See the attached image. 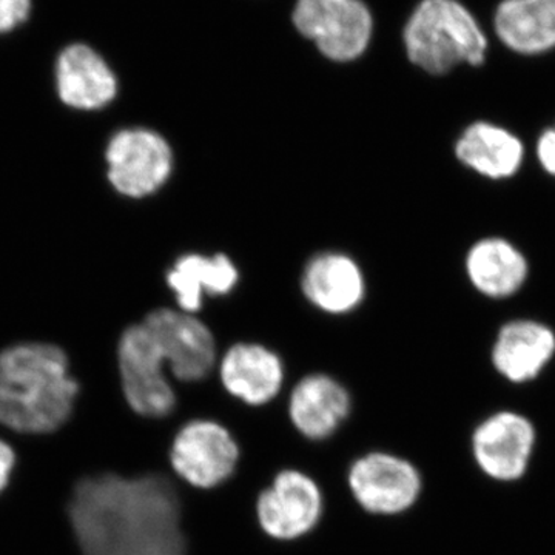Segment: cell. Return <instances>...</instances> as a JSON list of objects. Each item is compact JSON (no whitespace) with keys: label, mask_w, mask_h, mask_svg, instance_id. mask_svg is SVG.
<instances>
[{"label":"cell","mask_w":555,"mask_h":555,"mask_svg":"<svg viewBox=\"0 0 555 555\" xmlns=\"http://www.w3.org/2000/svg\"><path fill=\"white\" fill-rule=\"evenodd\" d=\"M181 489L171 469L83 478L68 505L80 555H189Z\"/></svg>","instance_id":"6da1fadb"},{"label":"cell","mask_w":555,"mask_h":555,"mask_svg":"<svg viewBox=\"0 0 555 555\" xmlns=\"http://www.w3.org/2000/svg\"><path fill=\"white\" fill-rule=\"evenodd\" d=\"M79 386L64 350L24 343L0 353V423L27 434L53 433L67 422Z\"/></svg>","instance_id":"7a4b0ae2"},{"label":"cell","mask_w":555,"mask_h":555,"mask_svg":"<svg viewBox=\"0 0 555 555\" xmlns=\"http://www.w3.org/2000/svg\"><path fill=\"white\" fill-rule=\"evenodd\" d=\"M404 46L412 64L429 75L480 67L489 50L480 24L459 0H423L404 28Z\"/></svg>","instance_id":"3957f363"},{"label":"cell","mask_w":555,"mask_h":555,"mask_svg":"<svg viewBox=\"0 0 555 555\" xmlns=\"http://www.w3.org/2000/svg\"><path fill=\"white\" fill-rule=\"evenodd\" d=\"M118 366L124 397L134 415L159 422L177 411V386L144 324L124 332L118 346Z\"/></svg>","instance_id":"277c9868"},{"label":"cell","mask_w":555,"mask_h":555,"mask_svg":"<svg viewBox=\"0 0 555 555\" xmlns=\"http://www.w3.org/2000/svg\"><path fill=\"white\" fill-rule=\"evenodd\" d=\"M240 447L232 433L208 418L189 420L175 434L169 465L181 483L199 491H211L235 474Z\"/></svg>","instance_id":"5b68a950"},{"label":"cell","mask_w":555,"mask_h":555,"mask_svg":"<svg viewBox=\"0 0 555 555\" xmlns=\"http://www.w3.org/2000/svg\"><path fill=\"white\" fill-rule=\"evenodd\" d=\"M177 385H198L217 374L218 343L210 328L192 313L158 309L145 318Z\"/></svg>","instance_id":"8992f818"},{"label":"cell","mask_w":555,"mask_h":555,"mask_svg":"<svg viewBox=\"0 0 555 555\" xmlns=\"http://www.w3.org/2000/svg\"><path fill=\"white\" fill-rule=\"evenodd\" d=\"M347 486L364 513L396 517L408 513L418 502L423 478L414 463L403 456L369 452L350 465Z\"/></svg>","instance_id":"52a82bcc"},{"label":"cell","mask_w":555,"mask_h":555,"mask_svg":"<svg viewBox=\"0 0 555 555\" xmlns=\"http://www.w3.org/2000/svg\"><path fill=\"white\" fill-rule=\"evenodd\" d=\"M294 24L332 61L358 60L371 42V11L361 0H298Z\"/></svg>","instance_id":"ba28073f"},{"label":"cell","mask_w":555,"mask_h":555,"mask_svg":"<svg viewBox=\"0 0 555 555\" xmlns=\"http://www.w3.org/2000/svg\"><path fill=\"white\" fill-rule=\"evenodd\" d=\"M259 528L278 542H294L310 534L323 517L320 486L298 469H283L257 499Z\"/></svg>","instance_id":"9c48e42d"},{"label":"cell","mask_w":555,"mask_h":555,"mask_svg":"<svg viewBox=\"0 0 555 555\" xmlns=\"http://www.w3.org/2000/svg\"><path fill=\"white\" fill-rule=\"evenodd\" d=\"M105 159L113 188L130 198H144L158 192L173 170L169 142L147 129L116 133L109 141Z\"/></svg>","instance_id":"30bf717a"},{"label":"cell","mask_w":555,"mask_h":555,"mask_svg":"<svg viewBox=\"0 0 555 555\" xmlns=\"http://www.w3.org/2000/svg\"><path fill=\"white\" fill-rule=\"evenodd\" d=\"M222 390L244 406L264 408L283 393L286 364L275 350L259 343H236L218 361Z\"/></svg>","instance_id":"8fae6325"},{"label":"cell","mask_w":555,"mask_h":555,"mask_svg":"<svg viewBox=\"0 0 555 555\" xmlns=\"http://www.w3.org/2000/svg\"><path fill=\"white\" fill-rule=\"evenodd\" d=\"M283 392L292 426L313 443L334 437L352 412L349 389L326 372H308Z\"/></svg>","instance_id":"7c38bea8"},{"label":"cell","mask_w":555,"mask_h":555,"mask_svg":"<svg viewBox=\"0 0 555 555\" xmlns=\"http://www.w3.org/2000/svg\"><path fill=\"white\" fill-rule=\"evenodd\" d=\"M534 440V427L525 416L500 412L474 430V459L486 476L502 481L517 480L528 467Z\"/></svg>","instance_id":"4fadbf2b"},{"label":"cell","mask_w":555,"mask_h":555,"mask_svg":"<svg viewBox=\"0 0 555 555\" xmlns=\"http://www.w3.org/2000/svg\"><path fill=\"white\" fill-rule=\"evenodd\" d=\"M61 101L76 109H100L115 100L118 79L107 61L87 43H72L56 61Z\"/></svg>","instance_id":"5bb4252c"},{"label":"cell","mask_w":555,"mask_h":555,"mask_svg":"<svg viewBox=\"0 0 555 555\" xmlns=\"http://www.w3.org/2000/svg\"><path fill=\"white\" fill-rule=\"evenodd\" d=\"M455 156L480 177L506 181L521 170L526 149L514 131L489 120H477L456 139Z\"/></svg>","instance_id":"9a60e30c"},{"label":"cell","mask_w":555,"mask_h":555,"mask_svg":"<svg viewBox=\"0 0 555 555\" xmlns=\"http://www.w3.org/2000/svg\"><path fill=\"white\" fill-rule=\"evenodd\" d=\"M555 356V332L535 320L503 324L492 346V364L513 383L531 382Z\"/></svg>","instance_id":"2e32d148"},{"label":"cell","mask_w":555,"mask_h":555,"mask_svg":"<svg viewBox=\"0 0 555 555\" xmlns=\"http://www.w3.org/2000/svg\"><path fill=\"white\" fill-rule=\"evenodd\" d=\"M465 268L478 294L494 299L514 297L529 276V262L524 251L500 236L477 241L467 251Z\"/></svg>","instance_id":"e0dca14e"},{"label":"cell","mask_w":555,"mask_h":555,"mask_svg":"<svg viewBox=\"0 0 555 555\" xmlns=\"http://www.w3.org/2000/svg\"><path fill=\"white\" fill-rule=\"evenodd\" d=\"M496 38L520 56L555 50V0H503L494 14Z\"/></svg>","instance_id":"ac0fdd59"},{"label":"cell","mask_w":555,"mask_h":555,"mask_svg":"<svg viewBox=\"0 0 555 555\" xmlns=\"http://www.w3.org/2000/svg\"><path fill=\"white\" fill-rule=\"evenodd\" d=\"M302 292L323 312L347 313L364 298V276L352 258L341 254H321L302 273Z\"/></svg>","instance_id":"d6986e66"},{"label":"cell","mask_w":555,"mask_h":555,"mask_svg":"<svg viewBox=\"0 0 555 555\" xmlns=\"http://www.w3.org/2000/svg\"><path fill=\"white\" fill-rule=\"evenodd\" d=\"M238 278V269L225 255L204 257L193 254L175 262L167 273V284L173 291L182 312L193 315L203 308L204 298L230 294Z\"/></svg>","instance_id":"ffe728a7"},{"label":"cell","mask_w":555,"mask_h":555,"mask_svg":"<svg viewBox=\"0 0 555 555\" xmlns=\"http://www.w3.org/2000/svg\"><path fill=\"white\" fill-rule=\"evenodd\" d=\"M31 0H0V35H9L28 21Z\"/></svg>","instance_id":"44dd1931"},{"label":"cell","mask_w":555,"mask_h":555,"mask_svg":"<svg viewBox=\"0 0 555 555\" xmlns=\"http://www.w3.org/2000/svg\"><path fill=\"white\" fill-rule=\"evenodd\" d=\"M535 156L545 173L555 179V124L537 139Z\"/></svg>","instance_id":"7402d4cb"},{"label":"cell","mask_w":555,"mask_h":555,"mask_svg":"<svg viewBox=\"0 0 555 555\" xmlns=\"http://www.w3.org/2000/svg\"><path fill=\"white\" fill-rule=\"evenodd\" d=\"M14 466V454L9 444L0 440V491L5 488L10 480L11 470Z\"/></svg>","instance_id":"603a6c76"}]
</instances>
